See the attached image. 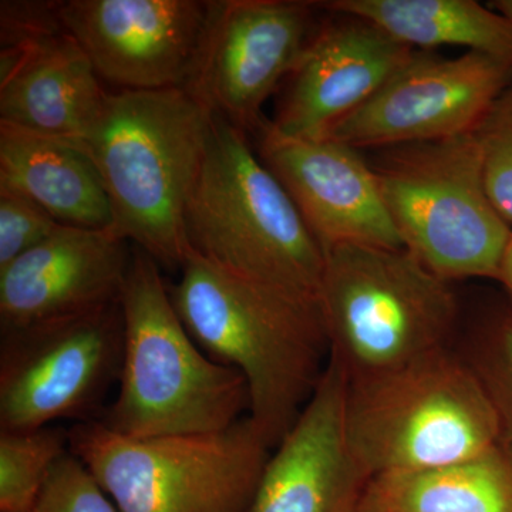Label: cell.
<instances>
[{"label": "cell", "mask_w": 512, "mask_h": 512, "mask_svg": "<svg viewBox=\"0 0 512 512\" xmlns=\"http://www.w3.org/2000/svg\"><path fill=\"white\" fill-rule=\"evenodd\" d=\"M168 291L197 345L244 377L249 419L269 447L278 446L326 367L329 345L319 306L231 274L192 252Z\"/></svg>", "instance_id": "cell-1"}, {"label": "cell", "mask_w": 512, "mask_h": 512, "mask_svg": "<svg viewBox=\"0 0 512 512\" xmlns=\"http://www.w3.org/2000/svg\"><path fill=\"white\" fill-rule=\"evenodd\" d=\"M211 121L184 89L119 90L83 141L109 197L111 231L164 268L180 271L190 252L185 210Z\"/></svg>", "instance_id": "cell-2"}, {"label": "cell", "mask_w": 512, "mask_h": 512, "mask_svg": "<svg viewBox=\"0 0 512 512\" xmlns=\"http://www.w3.org/2000/svg\"><path fill=\"white\" fill-rule=\"evenodd\" d=\"M120 306L119 393L99 420L133 439L220 433L249 413L247 382L211 359L175 311L156 261L133 247Z\"/></svg>", "instance_id": "cell-3"}, {"label": "cell", "mask_w": 512, "mask_h": 512, "mask_svg": "<svg viewBox=\"0 0 512 512\" xmlns=\"http://www.w3.org/2000/svg\"><path fill=\"white\" fill-rule=\"evenodd\" d=\"M184 225L192 254L319 306L325 249L248 134L220 117L212 116Z\"/></svg>", "instance_id": "cell-4"}, {"label": "cell", "mask_w": 512, "mask_h": 512, "mask_svg": "<svg viewBox=\"0 0 512 512\" xmlns=\"http://www.w3.org/2000/svg\"><path fill=\"white\" fill-rule=\"evenodd\" d=\"M346 431L367 480L460 463L501 443L500 421L483 384L448 346L389 372L349 380Z\"/></svg>", "instance_id": "cell-5"}, {"label": "cell", "mask_w": 512, "mask_h": 512, "mask_svg": "<svg viewBox=\"0 0 512 512\" xmlns=\"http://www.w3.org/2000/svg\"><path fill=\"white\" fill-rule=\"evenodd\" d=\"M319 309L349 380L389 372L447 348L458 303L450 282L406 248L326 249Z\"/></svg>", "instance_id": "cell-6"}, {"label": "cell", "mask_w": 512, "mask_h": 512, "mask_svg": "<svg viewBox=\"0 0 512 512\" xmlns=\"http://www.w3.org/2000/svg\"><path fill=\"white\" fill-rule=\"evenodd\" d=\"M369 163L410 254L450 284L497 281L512 228L488 197L476 130L382 148Z\"/></svg>", "instance_id": "cell-7"}, {"label": "cell", "mask_w": 512, "mask_h": 512, "mask_svg": "<svg viewBox=\"0 0 512 512\" xmlns=\"http://www.w3.org/2000/svg\"><path fill=\"white\" fill-rule=\"evenodd\" d=\"M69 443L120 512H248L271 456L249 416L220 433L150 439L84 421Z\"/></svg>", "instance_id": "cell-8"}, {"label": "cell", "mask_w": 512, "mask_h": 512, "mask_svg": "<svg viewBox=\"0 0 512 512\" xmlns=\"http://www.w3.org/2000/svg\"><path fill=\"white\" fill-rule=\"evenodd\" d=\"M0 336V430L99 419L123 359L120 299Z\"/></svg>", "instance_id": "cell-9"}, {"label": "cell", "mask_w": 512, "mask_h": 512, "mask_svg": "<svg viewBox=\"0 0 512 512\" xmlns=\"http://www.w3.org/2000/svg\"><path fill=\"white\" fill-rule=\"evenodd\" d=\"M316 2L211 0L184 90L212 116L254 134L322 19Z\"/></svg>", "instance_id": "cell-10"}, {"label": "cell", "mask_w": 512, "mask_h": 512, "mask_svg": "<svg viewBox=\"0 0 512 512\" xmlns=\"http://www.w3.org/2000/svg\"><path fill=\"white\" fill-rule=\"evenodd\" d=\"M512 84V64L478 52L412 56L355 113L323 138L357 150L471 133Z\"/></svg>", "instance_id": "cell-11"}, {"label": "cell", "mask_w": 512, "mask_h": 512, "mask_svg": "<svg viewBox=\"0 0 512 512\" xmlns=\"http://www.w3.org/2000/svg\"><path fill=\"white\" fill-rule=\"evenodd\" d=\"M67 33L101 80L128 92L184 89L207 16L198 0L60 2Z\"/></svg>", "instance_id": "cell-12"}, {"label": "cell", "mask_w": 512, "mask_h": 512, "mask_svg": "<svg viewBox=\"0 0 512 512\" xmlns=\"http://www.w3.org/2000/svg\"><path fill=\"white\" fill-rule=\"evenodd\" d=\"M256 153L291 195L322 248H404L384 205L375 171L362 151L318 138L281 136L265 119Z\"/></svg>", "instance_id": "cell-13"}, {"label": "cell", "mask_w": 512, "mask_h": 512, "mask_svg": "<svg viewBox=\"0 0 512 512\" xmlns=\"http://www.w3.org/2000/svg\"><path fill=\"white\" fill-rule=\"evenodd\" d=\"M328 13L329 18L322 19L285 80L274 117L269 120L281 136L301 140L325 137L412 56L413 47L373 23Z\"/></svg>", "instance_id": "cell-14"}, {"label": "cell", "mask_w": 512, "mask_h": 512, "mask_svg": "<svg viewBox=\"0 0 512 512\" xmlns=\"http://www.w3.org/2000/svg\"><path fill=\"white\" fill-rule=\"evenodd\" d=\"M349 377L328 355L311 399L266 461L248 512H353L367 477L346 431Z\"/></svg>", "instance_id": "cell-15"}, {"label": "cell", "mask_w": 512, "mask_h": 512, "mask_svg": "<svg viewBox=\"0 0 512 512\" xmlns=\"http://www.w3.org/2000/svg\"><path fill=\"white\" fill-rule=\"evenodd\" d=\"M131 254L110 229L60 225L0 268V333L119 301Z\"/></svg>", "instance_id": "cell-16"}, {"label": "cell", "mask_w": 512, "mask_h": 512, "mask_svg": "<svg viewBox=\"0 0 512 512\" xmlns=\"http://www.w3.org/2000/svg\"><path fill=\"white\" fill-rule=\"evenodd\" d=\"M69 33L0 50V124L83 143L107 92Z\"/></svg>", "instance_id": "cell-17"}, {"label": "cell", "mask_w": 512, "mask_h": 512, "mask_svg": "<svg viewBox=\"0 0 512 512\" xmlns=\"http://www.w3.org/2000/svg\"><path fill=\"white\" fill-rule=\"evenodd\" d=\"M0 187L35 201L59 224L110 231L113 227L103 180L79 141L0 124Z\"/></svg>", "instance_id": "cell-18"}, {"label": "cell", "mask_w": 512, "mask_h": 512, "mask_svg": "<svg viewBox=\"0 0 512 512\" xmlns=\"http://www.w3.org/2000/svg\"><path fill=\"white\" fill-rule=\"evenodd\" d=\"M353 512H512V447L447 466L380 474Z\"/></svg>", "instance_id": "cell-19"}, {"label": "cell", "mask_w": 512, "mask_h": 512, "mask_svg": "<svg viewBox=\"0 0 512 512\" xmlns=\"http://www.w3.org/2000/svg\"><path fill=\"white\" fill-rule=\"evenodd\" d=\"M322 10L365 19L417 50L464 47L512 64V20L476 0H330Z\"/></svg>", "instance_id": "cell-20"}, {"label": "cell", "mask_w": 512, "mask_h": 512, "mask_svg": "<svg viewBox=\"0 0 512 512\" xmlns=\"http://www.w3.org/2000/svg\"><path fill=\"white\" fill-rule=\"evenodd\" d=\"M69 430H0V512H30L60 458Z\"/></svg>", "instance_id": "cell-21"}, {"label": "cell", "mask_w": 512, "mask_h": 512, "mask_svg": "<svg viewBox=\"0 0 512 512\" xmlns=\"http://www.w3.org/2000/svg\"><path fill=\"white\" fill-rule=\"evenodd\" d=\"M467 362L497 413L501 443L512 447V315L481 330Z\"/></svg>", "instance_id": "cell-22"}, {"label": "cell", "mask_w": 512, "mask_h": 512, "mask_svg": "<svg viewBox=\"0 0 512 512\" xmlns=\"http://www.w3.org/2000/svg\"><path fill=\"white\" fill-rule=\"evenodd\" d=\"M484 178L495 210L512 228V84L477 127Z\"/></svg>", "instance_id": "cell-23"}, {"label": "cell", "mask_w": 512, "mask_h": 512, "mask_svg": "<svg viewBox=\"0 0 512 512\" xmlns=\"http://www.w3.org/2000/svg\"><path fill=\"white\" fill-rule=\"evenodd\" d=\"M30 512H120L74 454L67 453L50 473Z\"/></svg>", "instance_id": "cell-24"}, {"label": "cell", "mask_w": 512, "mask_h": 512, "mask_svg": "<svg viewBox=\"0 0 512 512\" xmlns=\"http://www.w3.org/2000/svg\"><path fill=\"white\" fill-rule=\"evenodd\" d=\"M60 225L35 201L0 187V268L45 241Z\"/></svg>", "instance_id": "cell-25"}, {"label": "cell", "mask_w": 512, "mask_h": 512, "mask_svg": "<svg viewBox=\"0 0 512 512\" xmlns=\"http://www.w3.org/2000/svg\"><path fill=\"white\" fill-rule=\"evenodd\" d=\"M64 28L60 16V2L0 3V40L2 49L25 47L62 35Z\"/></svg>", "instance_id": "cell-26"}, {"label": "cell", "mask_w": 512, "mask_h": 512, "mask_svg": "<svg viewBox=\"0 0 512 512\" xmlns=\"http://www.w3.org/2000/svg\"><path fill=\"white\" fill-rule=\"evenodd\" d=\"M497 281L504 286L505 292L508 293L512 301V237L507 251H505Z\"/></svg>", "instance_id": "cell-27"}, {"label": "cell", "mask_w": 512, "mask_h": 512, "mask_svg": "<svg viewBox=\"0 0 512 512\" xmlns=\"http://www.w3.org/2000/svg\"><path fill=\"white\" fill-rule=\"evenodd\" d=\"M491 8L500 12L501 15L507 16L508 19L512 20V0H497V2L491 3Z\"/></svg>", "instance_id": "cell-28"}]
</instances>
